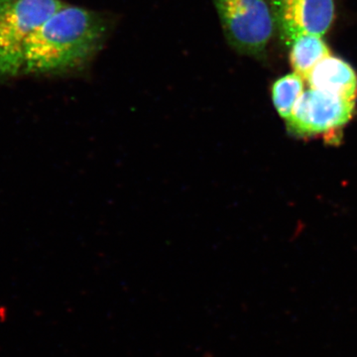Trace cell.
Returning a JSON list of instances; mask_svg holds the SVG:
<instances>
[{
    "mask_svg": "<svg viewBox=\"0 0 357 357\" xmlns=\"http://www.w3.org/2000/svg\"><path fill=\"white\" fill-rule=\"evenodd\" d=\"M107 34V22L102 15L66 4L32 35L23 74L44 76L79 69L102 48Z\"/></svg>",
    "mask_w": 357,
    "mask_h": 357,
    "instance_id": "obj_1",
    "label": "cell"
},
{
    "mask_svg": "<svg viewBox=\"0 0 357 357\" xmlns=\"http://www.w3.org/2000/svg\"><path fill=\"white\" fill-rule=\"evenodd\" d=\"M64 6L61 0H0V79L23 74L32 35Z\"/></svg>",
    "mask_w": 357,
    "mask_h": 357,
    "instance_id": "obj_2",
    "label": "cell"
},
{
    "mask_svg": "<svg viewBox=\"0 0 357 357\" xmlns=\"http://www.w3.org/2000/svg\"><path fill=\"white\" fill-rule=\"evenodd\" d=\"M225 36L239 53L262 58L275 28L267 0H215Z\"/></svg>",
    "mask_w": 357,
    "mask_h": 357,
    "instance_id": "obj_3",
    "label": "cell"
},
{
    "mask_svg": "<svg viewBox=\"0 0 357 357\" xmlns=\"http://www.w3.org/2000/svg\"><path fill=\"white\" fill-rule=\"evenodd\" d=\"M356 102L319 89H305L286 126L297 137H335L351 121Z\"/></svg>",
    "mask_w": 357,
    "mask_h": 357,
    "instance_id": "obj_4",
    "label": "cell"
},
{
    "mask_svg": "<svg viewBox=\"0 0 357 357\" xmlns=\"http://www.w3.org/2000/svg\"><path fill=\"white\" fill-rule=\"evenodd\" d=\"M275 25L290 46L302 35L324 37L335 18V0H273Z\"/></svg>",
    "mask_w": 357,
    "mask_h": 357,
    "instance_id": "obj_5",
    "label": "cell"
},
{
    "mask_svg": "<svg viewBox=\"0 0 357 357\" xmlns=\"http://www.w3.org/2000/svg\"><path fill=\"white\" fill-rule=\"evenodd\" d=\"M307 86L356 102V70L342 59L328 55L312 68L305 79Z\"/></svg>",
    "mask_w": 357,
    "mask_h": 357,
    "instance_id": "obj_6",
    "label": "cell"
},
{
    "mask_svg": "<svg viewBox=\"0 0 357 357\" xmlns=\"http://www.w3.org/2000/svg\"><path fill=\"white\" fill-rule=\"evenodd\" d=\"M331 55L323 37L302 35L290 44V61L294 72L306 79L319 61Z\"/></svg>",
    "mask_w": 357,
    "mask_h": 357,
    "instance_id": "obj_7",
    "label": "cell"
},
{
    "mask_svg": "<svg viewBox=\"0 0 357 357\" xmlns=\"http://www.w3.org/2000/svg\"><path fill=\"white\" fill-rule=\"evenodd\" d=\"M306 81L297 73L279 77L272 86V100L281 119L287 121L305 89Z\"/></svg>",
    "mask_w": 357,
    "mask_h": 357,
    "instance_id": "obj_8",
    "label": "cell"
}]
</instances>
